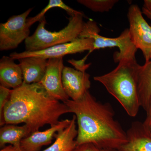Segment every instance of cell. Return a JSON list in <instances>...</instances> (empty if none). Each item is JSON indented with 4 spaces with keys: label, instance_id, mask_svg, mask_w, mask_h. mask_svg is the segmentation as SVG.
Returning a JSON list of instances; mask_svg holds the SVG:
<instances>
[{
    "label": "cell",
    "instance_id": "6da1fadb",
    "mask_svg": "<svg viewBox=\"0 0 151 151\" xmlns=\"http://www.w3.org/2000/svg\"><path fill=\"white\" fill-rule=\"evenodd\" d=\"M63 103L76 117L77 146L91 143L118 150L127 142V132L116 120L110 103L97 101L89 91L78 100L69 99Z\"/></svg>",
    "mask_w": 151,
    "mask_h": 151
},
{
    "label": "cell",
    "instance_id": "7a4b0ae2",
    "mask_svg": "<svg viewBox=\"0 0 151 151\" xmlns=\"http://www.w3.org/2000/svg\"><path fill=\"white\" fill-rule=\"evenodd\" d=\"M68 113L70 112L65 103L50 96L40 83H23L12 89L0 125L24 123L32 133L45 125H56L60 116Z\"/></svg>",
    "mask_w": 151,
    "mask_h": 151
},
{
    "label": "cell",
    "instance_id": "3957f363",
    "mask_svg": "<svg viewBox=\"0 0 151 151\" xmlns=\"http://www.w3.org/2000/svg\"><path fill=\"white\" fill-rule=\"evenodd\" d=\"M139 64L135 60H123L113 70L94 76V80L103 84L131 117L137 115L141 108L138 92Z\"/></svg>",
    "mask_w": 151,
    "mask_h": 151
},
{
    "label": "cell",
    "instance_id": "277c9868",
    "mask_svg": "<svg viewBox=\"0 0 151 151\" xmlns=\"http://www.w3.org/2000/svg\"><path fill=\"white\" fill-rule=\"evenodd\" d=\"M83 13L76 14L68 19L67 25L58 32H50L45 28V17L40 21L36 29L32 35L25 40V51L42 50L48 47L68 43L79 38L84 23Z\"/></svg>",
    "mask_w": 151,
    "mask_h": 151
},
{
    "label": "cell",
    "instance_id": "5b68a950",
    "mask_svg": "<svg viewBox=\"0 0 151 151\" xmlns=\"http://www.w3.org/2000/svg\"><path fill=\"white\" fill-rule=\"evenodd\" d=\"M100 29L93 21L89 20L84 23V27L79 38H90L94 40L92 52L96 50L107 47H117L119 52L114 54L115 62L123 60H135V55L137 50L131 40L129 29L124 30L118 37L109 38L99 34Z\"/></svg>",
    "mask_w": 151,
    "mask_h": 151
},
{
    "label": "cell",
    "instance_id": "8992f818",
    "mask_svg": "<svg viewBox=\"0 0 151 151\" xmlns=\"http://www.w3.org/2000/svg\"><path fill=\"white\" fill-rule=\"evenodd\" d=\"M33 8L20 14L14 15L7 22L0 24V50L14 49L29 36L30 27L27 17Z\"/></svg>",
    "mask_w": 151,
    "mask_h": 151
},
{
    "label": "cell",
    "instance_id": "52a82bcc",
    "mask_svg": "<svg viewBox=\"0 0 151 151\" xmlns=\"http://www.w3.org/2000/svg\"><path fill=\"white\" fill-rule=\"evenodd\" d=\"M132 42L142 52L146 62L151 60V26L143 17L137 5L130 6L127 14Z\"/></svg>",
    "mask_w": 151,
    "mask_h": 151
},
{
    "label": "cell",
    "instance_id": "ba28073f",
    "mask_svg": "<svg viewBox=\"0 0 151 151\" xmlns=\"http://www.w3.org/2000/svg\"><path fill=\"white\" fill-rule=\"evenodd\" d=\"M94 40L90 38H78L68 43L61 44L38 51L21 52H14L9 56L14 60L28 57H36L46 60L51 58H63L68 54L81 53L89 50V52L85 58L92 52Z\"/></svg>",
    "mask_w": 151,
    "mask_h": 151
},
{
    "label": "cell",
    "instance_id": "9c48e42d",
    "mask_svg": "<svg viewBox=\"0 0 151 151\" xmlns=\"http://www.w3.org/2000/svg\"><path fill=\"white\" fill-rule=\"evenodd\" d=\"M63 58L47 60L46 72L40 83L52 98L64 103L69 100L62 82Z\"/></svg>",
    "mask_w": 151,
    "mask_h": 151
},
{
    "label": "cell",
    "instance_id": "30bf717a",
    "mask_svg": "<svg viewBox=\"0 0 151 151\" xmlns=\"http://www.w3.org/2000/svg\"><path fill=\"white\" fill-rule=\"evenodd\" d=\"M90 76L86 72L64 66L62 82L65 92L71 100L80 99L89 91L91 86Z\"/></svg>",
    "mask_w": 151,
    "mask_h": 151
},
{
    "label": "cell",
    "instance_id": "8fae6325",
    "mask_svg": "<svg viewBox=\"0 0 151 151\" xmlns=\"http://www.w3.org/2000/svg\"><path fill=\"white\" fill-rule=\"evenodd\" d=\"M70 122L71 120L69 119L62 120L45 131H38L31 133L22 140L21 151H41L43 146L51 144L57 133L66 128Z\"/></svg>",
    "mask_w": 151,
    "mask_h": 151
},
{
    "label": "cell",
    "instance_id": "7c38bea8",
    "mask_svg": "<svg viewBox=\"0 0 151 151\" xmlns=\"http://www.w3.org/2000/svg\"><path fill=\"white\" fill-rule=\"evenodd\" d=\"M127 142L119 151H151V132L139 122H133L127 131Z\"/></svg>",
    "mask_w": 151,
    "mask_h": 151
},
{
    "label": "cell",
    "instance_id": "4fadbf2b",
    "mask_svg": "<svg viewBox=\"0 0 151 151\" xmlns=\"http://www.w3.org/2000/svg\"><path fill=\"white\" fill-rule=\"evenodd\" d=\"M22 71L19 64H17L11 57L3 56L0 60L1 86L12 89L23 84Z\"/></svg>",
    "mask_w": 151,
    "mask_h": 151
},
{
    "label": "cell",
    "instance_id": "5bb4252c",
    "mask_svg": "<svg viewBox=\"0 0 151 151\" xmlns=\"http://www.w3.org/2000/svg\"><path fill=\"white\" fill-rule=\"evenodd\" d=\"M23 76V83L30 84L40 83L45 72L47 60L28 57L18 60Z\"/></svg>",
    "mask_w": 151,
    "mask_h": 151
},
{
    "label": "cell",
    "instance_id": "9a60e30c",
    "mask_svg": "<svg viewBox=\"0 0 151 151\" xmlns=\"http://www.w3.org/2000/svg\"><path fill=\"white\" fill-rule=\"evenodd\" d=\"M76 121V117L73 115L69 125L55 134L54 142L47 148L41 151H73L77 146L76 140L78 130Z\"/></svg>",
    "mask_w": 151,
    "mask_h": 151
},
{
    "label": "cell",
    "instance_id": "2e32d148",
    "mask_svg": "<svg viewBox=\"0 0 151 151\" xmlns=\"http://www.w3.org/2000/svg\"><path fill=\"white\" fill-rule=\"evenodd\" d=\"M138 82L141 107L146 111L151 99V60L139 65Z\"/></svg>",
    "mask_w": 151,
    "mask_h": 151
},
{
    "label": "cell",
    "instance_id": "e0dca14e",
    "mask_svg": "<svg viewBox=\"0 0 151 151\" xmlns=\"http://www.w3.org/2000/svg\"><path fill=\"white\" fill-rule=\"evenodd\" d=\"M30 129L26 125L17 126L14 124H7L0 129V146L10 144L20 150L22 140L31 134Z\"/></svg>",
    "mask_w": 151,
    "mask_h": 151
},
{
    "label": "cell",
    "instance_id": "ac0fdd59",
    "mask_svg": "<svg viewBox=\"0 0 151 151\" xmlns=\"http://www.w3.org/2000/svg\"><path fill=\"white\" fill-rule=\"evenodd\" d=\"M53 8H59L64 10L66 11V12L70 16V17L73 16L76 14L81 12L79 11L75 10L69 6L66 5L61 0H50L47 6L42 9L40 13L37 14L35 16L27 18L28 25L30 27L36 22H39L45 17V14L47 11Z\"/></svg>",
    "mask_w": 151,
    "mask_h": 151
},
{
    "label": "cell",
    "instance_id": "d6986e66",
    "mask_svg": "<svg viewBox=\"0 0 151 151\" xmlns=\"http://www.w3.org/2000/svg\"><path fill=\"white\" fill-rule=\"evenodd\" d=\"M77 2L95 12H108L113 8L117 0H78Z\"/></svg>",
    "mask_w": 151,
    "mask_h": 151
},
{
    "label": "cell",
    "instance_id": "ffe728a7",
    "mask_svg": "<svg viewBox=\"0 0 151 151\" xmlns=\"http://www.w3.org/2000/svg\"><path fill=\"white\" fill-rule=\"evenodd\" d=\"M12 91V89L0 86V119L2 117L5 106L10 98Z\"/></svg>",
    "mask_w": 151,
    "mask_h": 151
},
{
    "label": "cell",
    "instance_id": "44dd1931",
    "mask_svg": "<svg viewBox=\"0 0 151 151\" xmlns=\"http://www.w3.org/2000/svg\"><path fill=\"white\" fill-rule=\"evenodd\" d=\"M73 151H119L115 149L100 147L91 144L86 143L79 145L76 147Z\"/></svg>",
    "mask_w": 151,
    "mask_h": 151
},
{
    "label": "cell",
    "instance_id": "7402d4cb",
    "mask_svg": "<svg viewBox=\"0 0 151 151\" xmlns=\"http://www.w3.org/2000/svg\"><path fill=\"white\" fill-rule=\"evenodd\" d=\"M86 60L82 59L81 60H76L74 59L69 60L68 62L73 65L76 70L80 71L86 72V70L89 66L90 64H86L85 62Z\"/></svg>",
    "mask_w": 151,
    "mask_h": 151
},
{
    "label": "cell",
    "instance_id": "603a6c76",
    "mask_svg": "<svg viewBox=\"0 0 151 151\" xmlns=\"http://www.w3.org/2000/svg\"><path fill=\"white\" fill-rule=\"evenodd\" d=\"M146 112V117L145 121L143 123L145 128L148 131L151 132V99L149 103L148 107Z\"/></svg>",
    "mask_w": 151,
    "mask_h": 151
},
{
    "label": "cell",
    "instance_id": "cb8c5ba5",
    "mask_svg": "<svg viewBox=\"0 0 151 151\" xmlns=\"http://www.w3.org/2000/svg\"><path fill=\"white\" fill-rule=\"evenodd\" d=\"M0 151H21L20 149L14 146L10 145L3 148Z\"/></svg>",
    "mask_w": 151,
    "mask_h": 151
},
{
    "label": "cell",
    "instance_id": "d4e9b609",
    "mask_svg": "<svg viewBox=\"0 0 151 151\" xmlns=\"http://www.w3.org/2000/svg\"><path fill=\"white\" fill-rule=\"evenodd\" d=\"M143 9L151 12V0L144 1V7Z\"/></svg>",
    "mask_w": 151,
    "mask_h": 151
},
{
    "label": "cell",
    "instance_id": "484cf974",
    "mask_svg": "<svg viewBox=\"0 0 151 151\" xmlns=\"http://www.w3.org/2000/svg\"><path fill=\"white\" fill-rule=\"evenodd\" d=\"M142 13L145 14L147 17H148V18L150 19L151 20V12L145 9H142Z\"/></svg>",
    "mask_w": 151,
    "mask_h": 151
},
{
    "label": "cell",
    "instance_id": "4316f807",
    "mask_svg": "<svg viewBox=\"0 0 151 151\" xmlns=\"http://www.w3.org/2000/svg\"></svg>",
    "mask_w": 151,
    "mask_h": 151
}]
</instances>
